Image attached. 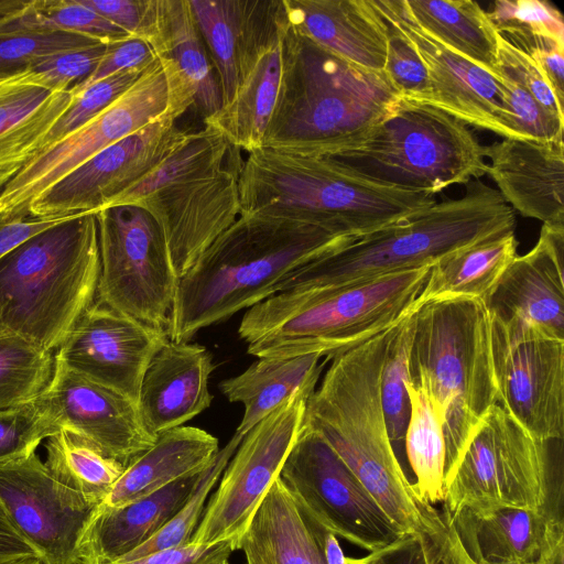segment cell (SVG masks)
I'll list each match as a JSON object with an SVG mask.
<instances>
[{"mask_svg":"<svg viewBox=\"0 0 564 564\" xmlns=\"http://www.w3.org/2000/svg\"><path fill=\"white\" fill-rule=\"evenodd\" d=\"M80 2L126 31L149 42L154 30L156 0H80Z\"/></svg>","mask_w":564,"mask_h":564,"instance_id":"db71d44e","label":"cell"},{"mask_svg":"<svg viewBox=\"0 0 564 564\" xmlns=\"http://www.w3.org/2000/svg\"><path fill=\"white\" fill-rule=\"evenodd\" d=\"M494 564H538V558L535 561H513V562H502V563H494Z\"/></svg>","mask_w":564,"mask_h":564,"instance_id":"003e7915","label":"cell"},{"mask_svg":"<svg viewBox=\"0 0 564 564\" xmlns=\"http://www.w3.org/2000/svg\"><path fill=\"white\" fill-rule=\"evenodd\" d=\"M289 26L333 54L384 70L388 29L372 0H282Z\"/></svg>","mask_w":564,"mask_h":564,"instance_id":"484cf974","label":"cell"},{"mask_svg":"<svg viewBox=\"0 0 564 564\" xmlns=\"http://www.w3.org/2000/svg\"><path fill=\"white\" fill-rule=\"evenodd\" d=\"M313 392H300L256 424L241 440L189 544L212 546L237 542L250 524L269 489L280 477L305 420Z\"/></svg>","mask_w":564,"mask_h":564,"instance_id":"5bb4252c","label":"cell"},{"mask_svg":"<svg viewBox=\"0 0 564 564\" xmlns=\"http://www.w3.org/2000/svg\"><path fill=\"white\" fill-rule=\"evenodd\" d=\"M29 556L40 554L14 527L0 501V564Z\"/></svg>","mask_w":564,"mask_h":564,"instance_id":"91938a15","label":"cell"},{"mask_svg":"<svg viewBox=\"0 0 564 564\" xmlns=\"http://www.w3.org/2000/svg\"><path fill=\"white\" fill-rule=\"evenodd\" d=\"M166 112L133 134L100 151L39 194L29 218L53 219L96 213L158 167L187 132Z\"/></svg>","mask_w":564,"mask_h":564,"instance_id":"e0dca14e","label":"cell"},{"mask_svg":"<svg viewBox=\"0 0 564 564\" xmlns=\"http://www.w3.org/2000/svg\"><path fill=\"white\" fill-rule=\"evenodd\" d=\"M497 58L499 69L525 88L546 109L564 119L560 101L539 64L527 53L498 35Z\"/></svg>","mask_w":564,"mask_h":564,"instance_id":"816d5d0a","label":"cell"},{"mask_svg":"<svg viewBox=\"0 0 564 564\" xmlns=\"http://www.w3.org/2000/svg\"><path fill=\"white\" fill-rule=\"evenodd\" d=\"M381 17L387 23L388 29V48L384 66L388 78L401 98L427 104L431 87L427 69L421 56L401 30L382 14Z\"/></svg>","mask_w":564,"mask_h":564,"instance_id":"681fc988","label":"cell"},{"mask_svg":"<svg viewBox=\"0 0 564 564\" xmlns=\"http://www.w3.org/2000/svg\"><path fill=\"white\" fill-rule=\"evenodd\" d=\"M3 564H45L43 560L39 556H29V557H22L18 558L11 562H7Z\"/></svg>","mask_w":564,"mask_h":564,"instance_id":"03108f58","label":"cell"},{"mask_svg":"<svg viewBox=\"0 0 564 564\" xmlns=\"http://www.w3.org/2000/svg\"><path fill=\"white\" fill-rule=\"evenodd\" d=\"M37 400L59 429L87 438L124 466L156 440L144 429L134 402L57 359Z\"/></svg>","mask_w":564,"mask_h":564,"instance_id":"ffe728a7","label":"cell"},{"mask_svg":"<svg viewBox=\"0 0 564 564\" xmlns=\"http://www.w3.org/2000/svg\"><path fill=\"white\" fill-rule=\"evenodd\" d=\"M167 340L165 330L95 301L78 317L54 357L138 405L144 372Z\"/></svg>","mask_w":564,"mask_h":564,"instance_id":"d6986e66","label":"cell"},{"mask_svg":"<svg viewBox=\"0 0 564 564\" xmlns=\"http://www.w3.org/2000/svg\"><path fill=\"white\" fill-rule=\"evenodd\" d=\"M410 384L443 420L444 486L489 409L498 403L490 317L480 299L416 301L412 312Z\"/></svg>","mask_w":564,"mask_h":564,"instance_id":"8992f818","label":"cell"},{"mask_svg":"<svg viewBox=\"0 0 564 564\" xmlns=\"http://www.w3.org/2000/svg\"><path fill=\"white\" fill-rule=\"evenodd\" d=\"M219 449L218 438L198 427L182 425L163 432L126 466L100 505L122 506L200 473Z\"/></svg>","mask_w":564,"mask_h":564,"instance_id":"f1b7e54d","label":"cell"},{"mask_svg":"<svg viewBox=\"0 0 564 564\" xmlns=\"http://www.w3.org/2000/svg\"><path fill=\"white\" fill-rule=\"evenodd\" d=\"M51 91L30 84L25 73L0 82V135L39 109Z\"/></svg>","mask_w":564,"mask_h":564,"instance_id":"11a10c76","label":"cell"},{"mask_svg":"<svg viewBox=\"0 0 564 564\" xmlns=\"http://www.w3.org/2000/svg\"><path fill=\"white\" fill-rule=\"evenodd\" d=\"M241 214L288 219L359 238L433 206L434 195L368 181L326 156L260 148L239 175Z\"/></svg>","mask_w":564,"mask_h":564,"instance_id":"3957f363","label":"cell"},{"mask_svg":"<svg viewBox=\"0 0 564 564\" xmlns=\"http://www.w3.org/2000/svg\"><path fill=\"white\" fill-rule=\"evenodd\" d=\"M0 501L45 564H75L96 506L55 479L36 453L0 465Z\"/></svg>","mask_w":564,"mask_h":564,"instance_id":"ac0fdd59","label":"cell"},{"mask_svg":"<svg viewBox=\"0 0 564 564\" xmlns=\"http://www.w3.org/2000/svg\"><path fill=\"white\" fill-rule=\"evenodd\" d=\"M413 308L394 326L388 337L380 375L381 403L390 442L399 452L411 414L406 386L410 382V351L413 335Z\"/></svg>","mask_w":564,"mask_h":564,"instance_id":"f35d334b","label":"cell"},{"mask_svg":"<svg viewBox=\"0 0 564 564\" xmlns=\"http://www.w3.org/2000/svg\"><path fill=\"white\" fill-rule=\"evenodd\" d=\"M45 448V465L53 477L96 507L126 468L87 438L65 429L46 438Z\"/></svg>","mask_w":564,"mask_h":564,"instance_id":"d590c367","label":"cell"},{"mask_svg":"<svg viewBox=\"0 0 564 564\" xmlns=\"http://www.w3.org/2000/svg\"><path fill=\"white\" fill-rule=\"evenodd\" d=\"M554 442L533 437L496 403L444 486L443 509L452 517L501 508L549 509L562 517L551 502Z\"/></svg>","mask_w":564,"mask_h":564,"instance_id":"8fae6325","label":"cell"},{"mask_svg":"<svg viewBox=\"0 0 564 564\" xmlns=\"http://www.w3.org/2000/svg\"><path fill=\"white\" fill-rule=\"evenodd\" d=\"M282 39L260 56L235 97L203 120L232 147L248 153L262 148L275 106L282 73Z\"/></svg>","mask_w":564,"mask_h":564,"instance_id":"d6a6232c","label":"cell"},{"mask_svg":"<svg viewBox=\"0 0 564 564\" xmlns=\"http://www.w3.org/2000/svg\"><path fill=\"white\" fill-rule=\"evenodd\" d=\"M431 267L339 289L285 291L248 308L238 334L259 358L332 359L399 323L416 304Z\"/></svg>","mask_w":564,"mask_h":564,"instance_id":"5b68a950","label":"cell"},{"mask_svg":"<svg viewBox=\"0 0 564 564\" xmlns=\"http://www.w3.org/2000/svg\"><path fill=\"white\" fill-rule=\"evenodd\" d=\"M354 239L307 224L241 214L178 279L169 339L189 341L200 329L273 296L292 272Z\"/></svg>","mask_w":564,"mask_h":564,"instance_id":"6da1fadb","label":"cell"},{"mask_svg":"<svg viewBox=\"0 0 564 564\" xmlns=\"http://www.w3.org/2000/svg\"><path fill=\"white\" fill-rule=\"evenodd\" d=\"M152 45L142 37L130 36L107 44L95 70L70 89L74 96L90 85L121 72H144L158 61Z\"/></svg>","mask_w":564,"mask_h":564,"instance_id":"f5cc1de1","label":"cell"},{"mask_svg":"<svg viewBox=\"0 0 564 564\" xmlns=\"http://www.w3.org/2000/svg\"><path fill=\"white\" fill-rule=\"evenodd\" d=\"M206 347L167 340L151 359L140 388L138 411L154 438L182 426L209 408L208 382L215 369Z\"/></svg>","mask_w":564,"mask_h":564,"instance_id":"cb8c5ba5","label":"cell"},{"mask_svg":"<svg viewBox=\"0 0 564 564\" xmlns=\"http://www.w3.org/2000/svg\"><path fill=\"white\" fill-rule=\"evenodd\" d=\"M411 414L404 444L415 481L414 495L420 503L444 500L445 440L443 420L422 389L406 386Z\"/></svg>","mask_w":564,"mask_h":564,"instance_id":"8d00e7d4","label":"cell"},{"mask_svg":"<svg viewBox=\"0 0 564 564\" xmlns=\"http://www.w3.org/2000/svg\"><path fill=\"white\" fill-rule=\"evenodd\" d=\"M30 31H63L85 35L104 43L130 35L80 0H32L0 22V34Z\"/></svg>","mask_w":564,"mask_h":564,"instance_id":"74e56055","label":"cell"},{"mask_svg":"<svg viewBox=\"0 0 564 564\" xmlns=\"http://www.w3.org/2000/svg\"><path fill=\"white\" fill-rule=\"evenodd\" d=\"M377 10L411 41L429 75L427 105L467 126L499 134L506 102L498 77L451 51L425 33L409 15L403 0H372Z\"/></svg>","mask_w":564,"mask_h":564,"instance_id":"44dd1931","label":"cell"},{"mask_svg":"<svg viewBox=\"0 0 564 564\" xmlns=\"http://www.w3.org/2000/svg\"><path fill=\"white\" fill-rule=\"evenodd\" d=\"M100 271L95 301L166 332L178 278L161 229L143 209L95 213Z\"/></svg>","mask_w":564,"mask_h":564,"instance_id":"7c38bea8","label":"cell"},{"mask_svg":"<svg viewBox=\"0 0 564 564\" xmlns=\"http://www.w3.org/2000/svg\"><path fill=\"white\" fill-rule=\"evenodd\" d=\"M400 99L384 70L352 64L288 24L280 88L262 148L334 155L362 141Z\"/></svg>","mask_w":564,"mask_h":564,"instance_id":"7a4b0ae2","label":"cell"},{"mask_svg":"<svg viewBox=\"0 0 564 564\" xmlns=\"http://www.w3.org/2000/svg\"><path fill=\"white\" fill-rule=\"evenodd\" d=\"M452 519L477 564L535 561L553 528L563 523V518L549 509L462 510Z\"/></svg>","mask_w":564,"mask_h":564,"instance_id":"f546056e","label":"cell"},{"mask_svg":"<svg viewBox=\"0 0 564 564\" xmlns=\"http://www.w3.org/2000/svg\"><path fill=\"white\" fill-rule=\"evenodd\" d=\"M421 512L422 524L415 535L425 564H477L465 549L447 511L423 505Z\"/></svg>","mask_w":564,"mask_h":564,"instance_id":"f907efd6","label":"cell"},{"mask_svg":"<svg viewBox=\"0 0 564 564\" xmlns=\"http://www.w3.org/2000/svg\"><path fill=\"white\" fill-rule=\"evenodd\" d=\"M142 73H117L74 95L68 108L55 121L44 137L42 152L101 113L127 91Z\"/></svg>","mask_w":564,"mask_h":564,"instance_id":"bcb514c9","label":"cell"},{"mask_svg":"<svg viewBox=\"0 0 564 564\" xmlns=\"http://www.w3.org/2000/svg\"><path fill=\"white\" fill-rule=\"evenodd\" d=\"M167 110L169 86L158 59L101 113L21 167L0 193V223L28 218V206L44 189Z\"/></svg>","mask_w":564,"mask_h":564,"instance_id":"9a60e30c","label":"cell"},{"mask_svg":"<svg viewBox=\"0 0 564 564\" xmlns=\"http://www.w3.org/2000/svg\"><path fill=\"white\" fill-rule=\"evenodd\" d=\"M216 70L223 105L288 26L282 0H188ZM221 105V106H223Z\"/></svg>","mask_w":564,"mask_h":564,"instance_id":"7402d4cb","label":"cell"},{"mask_svg":"<svg viewBox=\"0 0 564 564\" xmlns=\"http://www.w3.org/2000/svg\"><path fill=\"white\" fill-rule=\"evenodd\" d=\"M99 42L101 41L63 31L0 34V82L28 72L43 57Z\"/></svg>","mask_w":564,"mask_h":564,"instance_id":"ee69618b","label":"cell"},{"mask_svg":"<svg viewBox=\"0 0 564 564\" xmlns=\"http://www.w3.org/2000/svg\"><path fill=\"white\" fill-rule=\"evenodd\" d=\"M564 228L543 225L534 248L516 258L482 300L490 316L518 317L564 340Z\"/></svg>","mask_w":564,"mask_h":564,"instance_id":"603a6c76","label":"cell"},{"mask_svg":"<svg viewBox=\"0 0 564 564\" xmlns=\"http://www.w3.org/2000/svg\"><path fill=\"white\" fill-rule=\"evenodd\" d=\"M106 47L99 42L48 55L25 72V79L51 93L70 90L95 70Z\"/></svg>","mask_w":564,"mask_h":564,"instance_id":"7dc6e473","label":"cell"},{"mask_svg":"<svg viewBox=\"0 0 564 564\" xmlns=\"http://www.w3.org/2000/svg\"><path fill=\"white\" fill-rule=\"evenodd\" d=\"M53 351L19 338L0 339V410L36 400L54 372Z\"/></svg>","mask_w":564,"mask_h":564,"instance_id":"ab89813d","label":"cell"},{"mask_svg":"<svg viewBox=\"0 0 564 564\" xmlns=\"http://www.w3.org/2000/svg\"><path fill=\"white\" fill-rule=\"evenodd\" d=\"M487 174L512 209L564 228V142L503 139L485 147Z\"/></svg>","mask_w":564,"mask_h":564,"instance_id":"d4e9b609","label":"cell"},{"mask_svg":"<svg viewBox=\"0 0 564 564\" xmlns=\"http://www.w3.org/2000/svg\"><path fill=\"white\" fill-rule=\"evenodd\" d=\"M381 564H425L417 536L405 535L388 546L383 552Z\"/></svg>","mask_w":564,"mask_h":564,"instance_id":"94428289","label":"cell"},{"mask_svg":"<svg viewBox=\"0 0 564 564\" xmlns=\"http://www.w3.org/2000/svg\"><path fill=\"white\" fill-rule=\"evenodd\" d=\"M324 529L279 477L236 550L243 551L247 564H326L322 547ZM386 549L364 557H350L348 564H381Z\"/></svg>","mask_w":564,"mask_h":564,"instance_id":"4316f807","label":"cell"},{"mask_svg":"<svg viewBox=\"0 0 564 564\" xmlns=\"http://www.w3.org/2000/svg\"><path fill=\"white\" fill-rule=\"evenodd\" d=\"M242 438L243 436L235 432L226 446L218 451L200 473L192 494L177 513L149 541L115 563L128 562L158 551L189 545L192 535L203 517L207 496L220 479Z\"/></svg>","mask_w":564,"mask_h":564,"instance_id":"60d3db41","label":"cell"},{"mask_svg":"<svg viewBox=\"0 0 564 564\" xmlns=\"http://www.w3.org/2000/svg\"><path fill=\"white\" fill-rule=\"evenodd\" d=\"M280 479L325 529L369 553L405 536L326 440L304 422Z\"/></svg>","mask_w":564,"mask_h":564,"instance_id":"4fadbf2b","label":"cell"},{"mask_svg":"<svg viewBox=\"0 0 564 564\" xmlns=\"http://www.w3.org/2000/svg\"><path fill=\"white\" fill-rule=\"evenodd\" d=\"M390 329L335 355L306 403L316 430L361 481L390 520L414 535L422 512L390 442L380 375Z\"/></svg>","mask_w":564,"mask_h":564,"instance_id":"277c9868","label":"cell"},{"mask_svg":"<svg viewBox=\"0 0 564 564\" xmlns=\"http://www.w3.org/2000/svg\"><path fill=\"white\" fill-rule=\"evenodd\" d=\"M497 77L506 102L499 121V135L545 143L563 141L564 119L546 109L500 69Z\"/></svg>","mask_w":564,"mask_h":564,"instance_id":"b9f144b4","label":"cell"},{"mask_svg":"<svg viewBox=\"0 0 564 564\" xmlns=\"http://www.w3.org/2000/svg\"><path fill=\"white\" fill-rule=\"evenodd\" d=\"M225 551H235L230 542L212 546L186 545L158 551L145 556L112 564H198Z\"/></svg>","mask_w":564,"mask_h":564,"instance_id":"6f0895ef","label":"cell"},{"mask_svg":"<svg viewBox=\"0 0 564 564\" xmlns=\"http://www.w3.org/2000/svg\"><path fill=\"white\" fill-rule=\"evenodd\" d=\"M241 164L239 149L204 124L104 208L132 205L145 210L161 229L180 279L241 215Z\"/></svg>","mask_w":564,"mask_h":564,"instance_id":"9c48e42d","label":"cell"},{"mask_svg":"<svg viewBox=\"0 0 564 564\" xmlns=\"http://www.w3.org/2000/svg\"><path fill=\"white\" fill-rule=\"evenodd\" d=\"M149 43L158 58L194 95V107L203 120L220 109L217 74L188 0H156L155 25Z\"/></svg>","mask_w":564,"mask_h":564,"instance_id":"4dcf8cb0","label":"cell"},{"mask_svg":"<svg viewBox=\"0 0 564 564\" xmlns=\"http://www.w3.org/2000/svg\"><path fill=\"white\" fill-rule=\"evenodd\" d=\"M488 15L497 32L517 48L539 37L564 43L563 15L547 1L498 0Z\"/></svg>","mask_w":564,"mask_h":564,"instance_id":"7bdbcfd3","label":"cell"},{"mask_svg":"<svg viewBox=\"0 0 564 564\" xmlns=\"http://www.w3.org/2000/svg\"><path fill=\"white\" fill-rule=\"evenodd\" d=\"M57 117V110L44 104L0 135V193L29 160L42 152L43 139Z\"/></svg>","mask_w":564,"mask_h":564,"instance_id":"c3c4849f","label":"cell"},{"mask_svg":"<svg viewBox=\"0 0 564 564\" xmlns=\"http://www.w3.org/2000/svg\"><path fill=\"white\" fill-rule=\"evenodd\" d=\"M541 67L560 101L564 98V43L553 39L535 41L524 51Z\"/></svg>","mask_w":564,"mask_h":564,"instance_id":"9f6ffc18","label":"cell"},{"mask_svg":"<svg viewBox=\"0 0 564 564\" xmlns=\"http://www.w3.org/2000/svg\"><path fill=\"white\" fill-rule=\"evenodd\" d=\"M200 473L122 506L98 505L77 546L75 564H111L149 541L183 507Z\"/></svg>","mask_w":564,"mask_h":564,"instance_id":"83f0119b","label":"cell"},{"mask_svg":"<svg viewBox=\"0 0 564 564\" xmlns=\"http://www.w3.org/2000/svg\"><path fill=\"white\" fill-rule=\"evenodd\" d=\"M322 547L326 564L349 563L350 557L344 554L337 536L327 529L322 534Z\"/></svg>","mask_w":564,"mask_h":564,"instance_id":"be15d7a7","label":"cell"},{"mask_svg":"<svg viewBox=\"0 0 564 564\" xmlns=\"http://www.w3.org/2000/svg\"><path fill=\"white\" fill-rule=\"evenodd\" d=\"M514 228L513 209L500 193L480 181L469 182L462 197L435 203L299 268L278 286L276 293L339 289L432 267L460 248Z\"/></svg>","mask_w":564,"mask_h":564,"instance_id":"52a82bcc","label":"cell"},{"mask_svg":"<svg viewBox=\"0 0 564 564\" xmlns=\"http://www.w3.org/2000/svg\"><path fill=\"white\" fill-rule=\"evenodd\" d=\"M411 19L434 40L479 67L499 75L498 35L492 22L471 0H403Z\"/></svg>","mask_w":564,"mask_h":564,"instance_id":"836d02e7","label":"cell"},{"mask_svg":"<svg viewBox=\"0 0 564 564\" xmlns=\"http://www.w3.org/2000/svg\"><path fill=\"white\" fill-rule=\"evenodd\" d=\"M538 564H564L563 523H557L551 531L538 557Z\"/></svg>","mask_w":564,"mask_h":564,"instance_id":"6125c7cd","label":"cell"},{"mask_svg":"<svg viewBox=\"0 0 564 564\" xmlns=\"http://www.w3.org/2000/svg\"><path fill=\"white\" fill-rule=\"evenodd\" d=\"M498 403L533 437L564 436V340L518 318L490 316Z\"/></svg>","mask_w":564,"mask_h":564,"instance_id":"2e32d148","label":"cell"},{"mask_svg":"<svg viewBox=\"0 0 564 564\" xmlns=\"http://www.w3.org/2000/svg\"><path fill=\"white\" fill-rule=\"evenodd\" d=\"M326 158L373 183L432 195L487 174L485 147L465 122L403 98L362 141Z\"/></svg>","mask_w":564,"mask_h":564,"instance_id":"30bf717a","label":"cell"},{"mask_svg":"<svg viewBox=\"0 0 564 564\" xmlns=\"http://www.w3.org/2000/svg\"><path fill=\"white\" fill-rule=\"evenodd\" d=\"M68 217L53 219L23 218L0 223V259L25 240L64 221Z\"/></svg>","mask_w":564,"mask_h":564,"instance_id":"680465c9","label":"cell"},{"mask_svg":"<svg viewBox=\"0 0 564 564\" xmlns=\"http://www.w3.org/2000/svg\"><path fill=\"white\" fill-rule=\"evenodd\" d=\"M59 430L37 399L0 410V465L30 456Z\"/></svg>","mask_w":564,"mask_h":564,"instance_id":"f6af8a7d","label":"cell"},{"mask_svg":"<svg viewBox=\"0 0 564 564\" xmlns=\"http://www.w3.org/2000/svg\"><path fill=\"white\" fill-rule=\"evenodd\" d=\"M232 551H225L213 557H209L198 564H229L228 557Z\"/></svg>","mask_w":564,"mask_h":564,"instance_id":"e7e4bbea","label":"cell"},{"mask_svg":"<svg viewBox=\"0 0 564 564\" xmlns=\"http://www.w3.org/2000/svg\"><path fill=\"white\" fill-rule=\"evenodd\" d=\"M327 360L318 354L264 357L240 375L223 380L221 393L229 402L241 403L245 408L236 433L245 436L294 394L314 392Z\"/></svg>","mask_w":564,"mask_h":564,"instance_id":"1f68e13d","label":"cell"},{"mask_svg":"<svg viewBox=\"0 0 564 564\" xmlns=\"http://www.w3.org/2000/svg\"><path fill=\"white\" fill-rule=\"evenodd\" d=\"M95 213L74 215L0 259V339L56 350L96 299Z\"/></svg>","mask_w":564,"mask_h":564,"instance_id":"ba28073f","label":"cell"},{"mask_svg":"<svg viewBox=\"0 0 564 564\" xmlns=\"http://www.w3.org/2000/svg\"><path fill=\"white\" fill-rule=\"evenodd\" d=\"M514 230L494 235L460 248L431 267L419 296L432 299L469 297L484 300L517 256Z\"/></svg>","mask_w":564,"mask_h":564,"instance_id":"e575fe53","label":"cell"}]
</instances>
